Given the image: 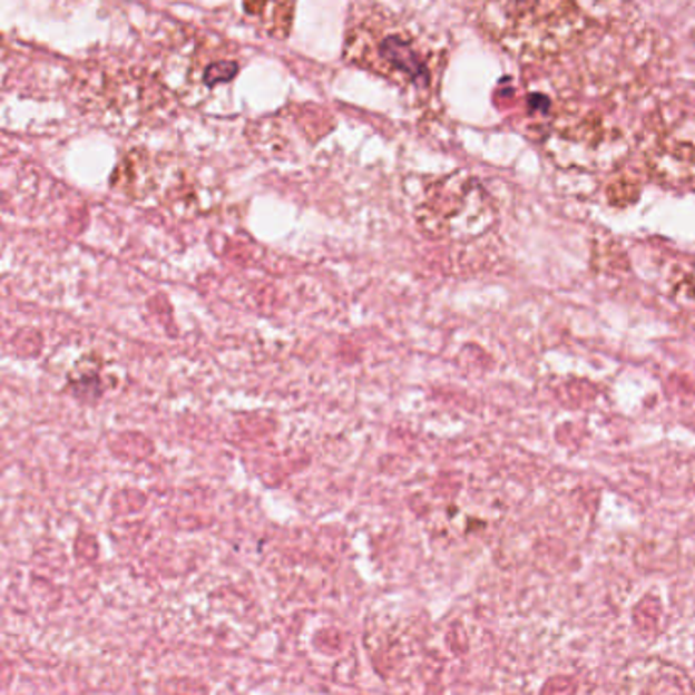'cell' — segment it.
<instances>
[{
	"label": "cell",
	"mask_w": 695,
	"mask_h": 695,
	"mask_svg": "<svg viewBox=\"0 0 695 695\" xmlns=\"http://www.w3.org/2000/svg\"><path fill=\"white\" fill-rule=\"evenodd\" d=\"M481 29L527 61L559 58L596 33L598 19L577 2H490L478 11Z\"/></svg>",
	"instance_id": "cell-1"
},
{
	"label": "cell",
	"mask_w": 695,
	"mask_h": 695,
	"mask_svg": "<svg viewBox=\"0 0 695 695\" xmlns=\"http://www.w3.org/2000/svg\"><path fill=\"white\" fill-rule=\"evenodd\" d=\"M345 58L410 90L432 88L434 58L429 41L414 25L380 4L353 7Z\"/></svg>",
	"instance_id": "cell-2"
},
{
	"label": "cell",
	"mask_w": 695,
	"mask_h": 695,
	"mask_svg": "<svg viewBox=\"0 0 695 695\" xmlns=\"http://www.w3.org/2000/svg\"><path fill=\"white\" fill-rule=\"evenodd\" d=\"M638 135L604 107L565 108L552 117L545 133V154L559 168L608 172L618 168Z\"/></svg>",
	"instance_id": "cell-3"
},
{
	"label": "cell",
	"mask_w": 695,
	"mask_h": 695,
	"mask_svg": "<svg viewBox=\"0 0 695 695\" xmlns=\"http://www.w3.org/2000/svg\"><path fill=\"white\" fill-rule=\"evenodd\" d=\"M414 216L431 239L471 241L496 225L498 211L480 178L456 172L424 188Z\"/></svg>",
	"instance_id": "cell-4"
},
{
	"label": "cell",
	"mask_w": 695,
	"mask_h": 695,
	"mask_svg": "<svg viewBox=\"0 0 695 695\" xmlns=\"http://www.w3.org/2000/svg\"><path fill=\"white\" fill-rule=\"evenodd\" d=\"M640 156L655 180L682 186L695 182V108L667 102L657 108L638 133Z\"/></svg>",
	"instance_id": "cell-5"
},
{
	"label": "cell",
	"mask_w": 695,
	"mask_h": 695,
	"mask_svg": "<svg viewBox=\"0 0 695 695\" xmlns=\"http://www.w3.org/2000/svg\"><path fill=\"white\" fill-rule=\"evenodd\" d=\"M243 12L253 19L260 29H264L270 36L284 37L288 36L290 27H292V17H294V7L280 2L274 14L270 12V2H247L243 4Z\"/></svg>",
	"instance_id": "cell-6"
},
{
	"label": "cell",
	"mask_w": 695,
	"mask_h": 695,
	"mask_svg": "<svg viewBox=\"0 0 695 695\" xmlns=\"http://www.w3.org/2000/svg\"><path fill=\"white\" fill-rule=\"evenodd\" d=\"M663 277V286L672 298L695 306V262H673Z\"/></svg>",
	"instance_id": "cell-7"
},
{
	"label": "cell",
	"mask_w": 695,
	"mask_h": 695,
	"mask_svg": "<svg viewBox=\"0 0 695 695\" xmlns=\"http://www.w3.org/2000/svg\"><path fill=\"white\" fill-rule=\"evenodd\" d=\"M606 196H608V203L616 208H626L630 204H635L640 196V182L636 180L635 176H616L614 180L608 184L606 188Z\"/></svg>",
	"instance_id": "cell-8"
}]
</instances>
